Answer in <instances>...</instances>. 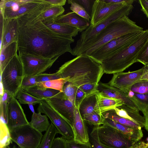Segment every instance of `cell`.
<instances>
[{
  "label": "cell",
  "instance_id": "obj_21",
  "mask_svg": "<svg viewBox=\"0 0 148 148\" xmlns=\"http://www.w3.org/2000/svg\"><path fill=\"white\" fill-rule=\"evenodd\" d=\"M123 104V102L120 99L107 97L97 92L94 110L97 113H102L114 110Z\"/></svg>",
  "mask_w": 148,
  "mask_h": 148
},
{
  "label": "cell",
  "instance_id": "obj_15",
  "mask_svg": "<svg viewBox=\"0 0 148 148\" xmlns=\"http://www.w3.org/2000/svg\"><path fill=\"white\" fill-rule=\"evenodd\" d=\"M29 123L20 103L16 97L10 96L8 103L6 123L9 129Z\"/></svg>",
  "mask_w": 148,
  "mask_h": 148
},
{
  "label": "cell",
  "instance_id": "obj_16",
  "mask_svg": "<svg viewBox=\"0 0 148 148\" xmlns=\"http://www.w3.org/2000/svg\"><path fill=\"white\" fill-rule=\"evenodd\" d=\"M73 127L75 107L70 101L57 97L44 99Z\"/></svg>",
  "mask_w": 148,
  "mask_h": 148
},
{
  "label": "cell",
  "instance_id": "obj_26",
  "mask_svg": "<svg viewBox=\"0 0 148 148\" xmlns=\"http://www.w3.org/2000/svg\"><path fill=\"white\" fill-rule=\"evenodd\" d=\"M17 42H13L0 49V73L1 74L5 67L17 54Z\"/></svg>",
  "mask_w": 148,
  "mask_h": 148
},
{
  "label": "cell",
  "instance_id": "obj_13",
  "mask_svg": "<svg viewBox=\"0 0 148 148\" xmlns=\"http://www.w3.org/2000/svg\"><path fill=\"white\" fill-rule=\"evenodd\" d=\"M143 71V67L132 72L114 74L108 84L110 86L120 90L127 95L133 85L140 80Z\"/></svg>",
  "mask_w": 148,
  "mask_h": 148
},
{
  "label": "cell",
  "instance_id": "obj_38",
  "mask_svg": "<svg viewBox=\"0 0 148 148\" xmlns=\"http://www.w3.org/2000/svg\"><path fill=\"white\" fill-rule=\"evenodd\" d=\"M67 2L71 4L70 9L73 12L90 21V17L81 5L75 2L74 0H68Z\"/></svg>",
  "mask_w": 148,
  "mask_h": 148
},
{
  "label": "cell",
  "instance_id": "obj_31",
  "mask_svg": "<svg viewBox=\"0 0 148 148\" xmlns=\"http://www.w3.org/2000/svg\"><path fill=\"white\" fill-rule=\"evenodd\" d=\"M101 114L105 118H108L120 124L136 129L141 130L142 128L134 122L118 116L114 110L104 112Z\"/></svg>",
  "mask_w": 148,
  "mask_h": 148
},
{
  "label": "cell",
  "instance_id": "obj_14",
  "mask_svg": "<svg viewBox=\"0 0 148 148\" xmlns=\"http://www.w3.org/2000/svg\"><path fill=\"white\" fill-rule=\"evenodd\" d=\"M126 5H127L125 3L109 4L102 0H95L92 8L90 26H95Z\"/></svg>",
  "mask_w": 148,
  "mask_h": 148
},
{
  "label": "cell",
  "instance_id": "obj_36",
  "mask_svg": "<svg viewBox=\"0 0 148 148\" xmlns=\"http://www.w3.org/2000/svg\"><path fill=\"white\" fill-rule=\"evenodd\" d=\"M78 88V87L75 85L67 82L63 88L62 98L70 101L75 105L76 94Z\"/></svg>",
  "mask_w": 148,
  "mask_h": 148
},
{
  "label": "cell",
  "instance_id": "obj_42",
  "mask_svg": "<svg viewBox=\"0 0 148 148\" xmlns=\"http://www.w3.org/2000/svg\"><path fill=\"white\" fill-rule=\"evenodd\" d=\"M36 76H25L23 78L21 88L25 89L37 85Z\"/></svg>",
  "mask_w": 148,
  "mask_h": 148
},
{
  "label": "cell",
  "instance_id": "obj_22",
  "mask_svg": "<svg viewBox=\"0 0 148 148\" xmlns=\"http://www.w3.org/2000/svg\"><path fill=\"white\" fill-rule=\"evenodd\" d=\"M103 124L107 125L114 127L130 139L135 141H140L143 136L141 130L136 129L122 125L108 118L104 117Z\"/></svg>",
  "mask_w": 148,
  "mask_h": 148
},
{
  "label": "cell",
  "instance_id": "obj_24",
  "mask_svg": "<svg viewBox=\"0 0 148 148\" xmlns=\"http://www.w3.org/2000/svg\"><path fill=\"white\" fill-rule=\"evenodd\" d=\"M22 89L27 92L41 100L53 97L62 98L63 97V92L51 88L41 87L37 85Z\"/></svg>",
  "mask_w": 148,
  "mask_h": 148
},
{
  "label": "cell",
  "instance_id": "obj_3",
  "mask_svg": "<svg viewBox=\"0 0 148 148\" xmlns=\"http://www.w3.org/2000/svg\"><path fill=\"white\" fill-rule=\"evenodd\" d=\"M143 29L128 16H124L109 24L96 36L73 51L72 55L77 56L81 54L89 56L116 38L131 33L143 31Z\"/></svg>",
  "mask_w": 148,
  "mask_h": 148
},
{
  "label": "cell",
  "instance_id": "obj_53",
  "mask_svg": "<svg viewBox=\"0 0 148 148\" xmlns=\"http://www.w3.org/2000/svg\"><path fill=\"white\" fill-rule=\"evenodd\" d=\"M144 115L145 121L144 127L146 130L148 132V111Z\"/></svg>",
  "mask_w": 148,
  "mask_h": 148
},
{
  "label": "cell",
  "instance_id": "obj_50",
  "mask_svg": "<svg viewBox=\"0 0 148 148\" xmlns=\"http://www.w3.org/2000/svg\"><path fill=\"white\" fill-rule=\"evenodd\" d=\"M138 2L141 7V10L148 18V0H139Z\"/></svg>",
  "mask_w": 148,
  "mask_h": 148
},
{
  "label": "cell",
  "instance_id": "obj_44",
  "mask_svg": "<svg viewBox=\"0 0 148 148\" xmlns=\"http://www.w3.org/2000/svg\"><path fill=\"white\" fill-rule=\"evenodd\" d=\"M81 5L90 17L91 16L92 6L95 0H74Z\"/></svg>",
  "mask_w": 148,
  "mask_h": 148
},
{
  "label": "cell",
  "instance_id": "obj_56",
  "mask_svg": "<svg viewBox=\"0 0 148 148\" xmlns=\"http://www.w3.org/2000/svg\"><path fill=\"white\" fill-rule=\"evenodd\" d=\"M6 148H17V147L15 145H14L12 147H11L9 146H8Z\"/></svg>",
  "mask_w": 148,
  "mask_h": 148
},
{
  "label": "cell",
  "instance_id": "obj_58",
  "mask_svg": "<svg viewBox=\"0 0 148 148\" xmlns=\"http://www.w3.org/2000/svg\"><path fill=\"white\" fill-rule=\"evenodd\" d=\"M145 66H148V63Z\"/></svg>",
  "mask_w": 148,
  "mask_h": 148
},
{
  "label": "cell",
  "instance_id": "obj_54",
  "mask_svg": "<svg viewBox=\"0 0 148 148\" xmlns=\"http://www.w3.org/2000/svg\"><path fill=\"white\" fill-rule=\"evenodd\" d=\"M0 96H2L4 92V90L3 85L1 82H0Z\"/></svg>",
  "mask_w": 148,
  "mask_h": 148
},
{
  "label": "cell",
  "instance_id": "obj_29",
  "mask_svg": "<svg viewBox=\"0 0 148 148\" xmlns=\"http://www.w3.org/2000/svg\"><path fill=\"white\" fill-rule=\"evenodd\" d=\"M40 112L33 113L31 120L29 123L38 131L42 132H46L50 123L48 117L45 115H42Z\"/></svg>",
  "mask_w": 148,
  "mask_h": 148
},
{
  "label": "cell",
  "instance_id": "obj_43",
  "mask_svg": "<svg viewBox=\"0 0 148 148\" xmlns=\"http://www.w3.org/2000/svg\"><path fill=\"white\" fill-rule=\"evenodd\" d=\"M60 78L59 75L57 72L51 74L42 73L37 75L36 81L38 83L47 82Z\"/></svg>",
  "mask_w": 148,
  "mask_h": 148
},
{
  "label": "cell",
  "instance_id": "obj_52",
  "mask_svg": "<svg viewBox=\"0 0 148 148\" xmlns=\"http://www.w3.org/2000/svg\"><path fill=\"white\" fill-rule=\"evenodd\" d=\"M143 71L140 80H148V66H144L143 67Z\"/></svg>",
  "mask_w": 148,
  "mask_h": 148
},
{
  "label": "cell",
  "instance_id": "obj_55",
  "mask_svg": "<svg viewBox=\"0 0 148 148\" xmlns=\"http://www.w3.org/2000/svg\"><path fill=\"white\" fill-rule=\"evenodd\" d=\"M30 109L32 111V112H33V113L35 112L34 108L33 107V105L31 104H28Z\"/></svg>",
  "mask_w": 148,
  "mask_h": 148
},
{
  "label": "cell",
  "instance_id": "obj_8",
  "mask_svg": "<svg viewBox=\"0 0 148 148\" xmlns=\"http://www.w3.org/2000/svg\"><path fill=\"white\" fill-rule=\"evenodd\" d=\"M144 30L129 33L116 38L103 45L89 56L100 63L136 39Z\"/></svg>",
  "mask_w": 148,
  "mask_h": 148
},
{
  "label": "cell",
  "instance_id": "obj_12",
  "mask_svg": "<svg viewBox=\"0 0 148 148\" xmlns=\"http://www.w3.org/2000/svg\"><path fill=\"white\" fill-rule=\"evenodd\" d=\"M25 76L37 75L50 68L59 56L52 59L43 58L25 54H19Z\"/></svg>",
  "mask_w": 148,
  "mask_h": 148
},
{
  "label": "cell",
  "instance_id": "obj_6",
  "mask_svg": "<svg viewBox=\"0 0 148 148\" xmlns=\"http://www.w3.org/2000/svg\"><path fill=\"white\" fill-rule=\"evenodd\" d=\"M24 76L23 65L17 54L0 74V82L2 84L4 90L11 96L16 98Z\"/></svg>",
  "mask_w": 148,
  "mask_h": 148
},
{
  "label": "cell",
  "instance_id": "obj_11",
  "mask_svg": "<svg viewBox=\"0 0 148 148\" xmlns=\"http://www.w3.org/2000/svg\"><path fill=\"white\" fill-rule=\"evenodd\" d=\"M37 110L38 112L44 114L49 118L56 128L58 133L61 134L66 140L74 139L72 126L45 100H41Z\"/></svg>",
  "mask_w": 148,
  "mask_h": 148
},
{
  "label": "cell",
  "instance_id": "obj_17",
  "mask_svg": "<svg viewBox=\"0 0 148 148\" xmlns=\"http://www.w3.org/2000/svg\"><path fill=\"white\" fill-rule=\"evenodd\" d=\"M18 29L17 18L4 19L2 35L0 38V49L13 42H17Z\"/></svg>",
  "mask_w": 148,
  "mask_h": 148
},
{
  "label": "cell",
  "instance_id": "obj_1",
  "mask_svg": "<svg viewBox=\"0 0 148 148\" xmlns=\"http://www.w3.org/2000/svg\"><path fill=\"white\" fill-rule=\"evenodd\" d=\"M51 6L44 3L35 10L17 18L19 54L49 59L66 52L72 55L71 45L74 40L71 37L53 31L43 23L40 17L41 13Z\"/></svg>",
  "mask_w": 148,
  "mask_h": 148
},
{
  "label": "cell",
  "instance_id": "obj_34",
  "mask_svg": "<svg viewBox=\"0 0 148 148\" xmlns=\"http://www.w3.org/2000/svg\"><path fill=\"white\" fill-rule=\"evenodd\" d=\"M16 98L20 104H24L35 105L40 104L42 100L27 92L21 88L17 94Z\"/></svg>",
  "mask_w": 148,
  "mask_h": 148
},
{
  "label": "cell",
  "instance_id": "obj_51",
  "mask_svg": "<svg viewBox=\"0 0 148 148\" xmlns=\"http://www.w3.org/2000/svg\"><path fill=\"white\" fill-rule=\"evenodd\" d=\"M102 1L108 3H125L127 5H132L135 1L134 0H102Z\"/></svg>",
  "mask_w": 148,
  "mask_h": 148
},
{
  "label": "cell",
  "instance_id": "obj_19",
  "mask_svg": "<svg viewBox=\"0 0 148 148\" xmlns=\"http://www.w3.org/2000/svg\"><path fill=\"white\" fill-rule=\"evenodd\" d=\"M57 23L64 24L74 27L82 32L90 25V21L72 12L62 15L55 20Z\"/></svg>",
  "mask_w": 148,
  "mask_h": 148
},
{
  "label": "cell",
  "instance_id": "obj_32",
  "mask_svg": "<svg viewBox=\"0 0 148 148\" xmlns=\"http://www.w3.org/2000/svg\"><path fill=\"white\" fill-rule=\"evenodd\" d=\"M57 133L56 128L53 123H51L49 127L43 135L37 148H51L53 141Z\"/></svg>",
  "mask_w": 148,
  "mask_h": 148
},
{
  "label": "cell",
  "instance_id": "obj_9",
  "mask_svg": "<svg viewBox=\"0 0 148 148\" xmlns=\"http://www.w3.org/2000/svg\"><path fill=\"white\" fill-rule=\"evenodd\" d=\"M133 8L132 5H125L95 26H90L82 32L73 51L76 50L85 42L96 36L111 23L124 16H128Z\"/></svg>",
  "mask_w": 148,
  "mask_h": 148
},
{
  "label": "cell",
  "instance_id": "obj_5",
  "mask_svg": "<svg viewBox=\"0 0 148 148\" xmlns=\"http://www.w3.org/2000/svg\"><path fill=\"white\" fill-rule=\"evenodd\" d=\"M99 142L111 148H143L148 145L143 141L133 140L114 127L106 124L98 126Z\"/></svg>",
  "mask_w": 148,
  "mask_h": 148
},
{
  "label": "cell",
  "instance_id": "obj_18",
  "mask_svg": "<svg viewBox=\"0 0 148 148\" xmlns=\"http://www.w3.org/2000/svg\"><path fill=\"white\" fill-rule=\"evenodd\" d=\"M98 92L107 97L121 100L124 104L131 108L139 111L127 95L120 90L110 86L108 83L99 82Z\"/></svg>",
  "mask_w": 148,
  "mask_h": 148
},
{
  "label": "cell",
  "instance_id": "obj_57",
  "mask_svg": "<svg viewBox=\"0 0 148 148\" xmlns=\"http://www.w3.org/2000/svg\"><path fill=\"white\" fill-rule=\"evenodd\" d=\"M143 148H148V145H147V146Z\"/></svg>",
  "mask_w": 148,
  "mask_h": 148
},
{
  "label": "cell",
  "instance_id": "obj_20",
  "mask_svg": "<svg viewBox=\"0 0 148 148\" xmlns=\"http://www.w3.org/2000/svg\"><path fill=\"white\" fill-rule=\"evenodd\" d=\"M73 128L74 140L76 142L86 143L90 142L89 136L86 126L79 112V108L75 107Z\"/></svg>",
  "mask_w": 148,
  "mask_h": 148
},
{
  "label": "cell",
  "instance_id": "obj_10",
  "mask_svg": "<svg viewBox=\"0 0 148 148\" xmlns=\"http://www.w3.org/2000/svg\"><path fill=\"white\" fill-rule=\"evenodd\" d=\"M45 3L41 0H5L0 10L4 19L17 18L36 10Z\"/></svg>",
  "mask_w": 148,
  "mask_h": 148
},
{
  "label": "cell",
  "instance_id": "obj_30",
  "mask_svg": "<svg viewBox=\"0 0 148 148\" xmlns=\"http://www.w3.org/2000/svg\"><path fill=\"white\" fill-rule=\"evenodd\" d=\"M64 11L63 6H51L44 10L41 14L40 16L42 21L55 20L58 17L62 15Z\"/></svg>",
  "mask_w": 148,
  "mask_h": 148
},
{
  "label": "cell",
  "instance_id": "obj_7",
  "mask_svg": "<svg viewBox=\"0 0 148 148\" xmlns=\"http://www.w3.org/2000/svg\"><path fill=\"white\" fill-rule=\"evenodd\" d=\"M11 140L19 148H37L43 135L29 123L9 129Z\"/></svg>",
  "mask_w": 148,
  "mask_h": 148
},
{
  "label": "cell",
  "instance_id": "obj_33",
  "mask_svg": "<svg viewBox=\"0 0 148 148\" xmlns=\"http://www.w3.org/2000/svg\"><path fill=\"white\" fill-rule=\"evenodd\" d=\"M69 79V77L60 78L47 82H40L37 85L41 87L49 88L63 92L64 84Z\"/></svg>",
  "mask_w": 148,
  "mask_h": 148
},
{
  "label": "cell",
  "instance_id": "obj_2",
  "mask_svg": "<svg viewBox=\"0 0 148 148\" xmlns=\"http://www.w3.org/2000/svg\"><path fill=\"white\" fill-rule=\"evenodd\" d=\"M56 72L61 78L69 77L68 82L78 87L89 83L98 84L104 73L99 62L82 54L64 63Z\"/></svg>",
  "mask_w": 148,
  "mask_h": 148
},
{
  "label": "cell",
  "instance_id": "obj_49",
  "mask_svg": "<svg viewBox=\"0 0 148 148\" xmlns=\"http://www.w3.org/2000/svg\"><path fill=\"white\" fill-rule=\"evenodd\" d=\"M44 3L50 4L52 6H63L66 3V0H41Z\"/></svg>",
  "mask_w": 148,
  "mask_h": 148
},
{
  "label": "cell",
  "instance_id": "obj_41",
  "mask_svg": "<svg viewBox=\"0 0 148 148\" xmlns=\"http://www.w3.org/2000/svg\"><path fill=\"white\" fill-rule=\"evenodd\" d=\"M137 62H139L145 66L148 63V39L142 47L137 56Z\"/></svg>",
  "mask_w": 148,
  "mask_h": 148
},
{
  "label": "cell",
  "instance_id": "obj_4",
  "mask_svg": "<svg viewBox=\"0 0 148 148\" xmlns=\"http://www.w3.org/2000/svg\"><path fill=\"white\" fill-rule=\"evenodd\" d=\"M148 39V29L144 30L135 40L103 60L100 63L104 73L114 74L123 72L137 62L138 54Z\"/></svg>",
  "mask_w": 148,
  "mask_h": 148
},
{
  "label": "cell",
  "instance_id": "obj_48",
  "mask_svg": "<svg viewBox=\"0 0 148 148\" xmlns=\"http://www.w3.org/2000/svg\"><path fill=\"white\" fill-rule=\"evenodd\" d=\"M86 96V94L78 87L75 97V107L79 108L80 104Z\"/></svg>",
  "mask_w": 148,
  "mask_h": 148
},
{
  "label": "cell",
  "instance_id": "obj_47",
  "mask_svg": "<svg viewBox=\"0 0 148 148\" xmlns=\"http://www.w3.org/2000/svg\"><path fill=\"white\" fill-rule=\"evenodd\" d=\"M51 148H66V140L62 136L55 138Z\"/></svg>",
  "mask_w": 148,
  "mask_h": 148
},
{
  "label": "cell",
  "instance_id": "obj_27",
  "mask_svg": "<svg viewBox=\"0 0 148 148\" xmlns=\"http://www.w3.org/2000/svg\"><path fill=\"white\" fill-rule=\"evenodd\" d=\"M97 93L86 95L80 104L79 110L82 119L85 115L95 111L94 108L97 102Z\"/></svg>",
  "mask_w": 148,
  "mask_h": 148
},
{
  "label": "cell",
  "instance_id": "obj_28",
  "mask_svg": "<svg viewBox=\"0 0 148 148\" xmlns=\"http://www.w3.org/2000/svg\"><path fill=\"white\" fill-rule=\"evenodd\" d=\"M127 96L144 115L148 111V94H141L130 91Z\"/></svg>",
  "mask_w": 148,
  "mask_h": 148
},
{
  "label": "cell",
  "instance_id": "obj_37",
  "mask_svg": "<svg viewBox=\"0 0 148 148\" xmlns=\"http://www.w3.org/2000/svg\"><path fill=\"white\" fill-rule=\"evenodd\" d=\"M82 119L90 125L100 126L103 124L104 117L101 113L95 111L92 113L85 115Z\"/></svg>",
  "mask_w": 148,
  "mask_h": 148
},
{
  "label": "cell",
  "instance_id": "obj_35",
  "mask_svg": "<svg viewBox=\"0 0 148 148\" xmlns=\"http://www.w3.org/2000/svg\"><path fill=\"white\" fill-rule=\"evenodd\" d=\"M12 142L9 129L5 122L0 119V148H6Z\"/></svg>",
  "mask_w": 148,
  "mask_h": 148
},
{
  "label": "cell",
  "instance_id": "obj_39",
  "mask_svg": "<svg viewBox=\"0 0 148 148\" xmlns=\"http://www.w3.org/2000/svg\"><path fill=\"white\" fill-rule=\"evenodd\" d=\"M98 126H94L89 135L91 148H111L103 145L99 142L97 135Z\"/></svg>",
  "mask_w": 148,
  "mask_h": 148
},
{
  "label": "cell",
  "instance_id": "obj_45",
  "mask_svg": "<svg viewBox=\"0 0 148 148\" xmlns=\"http://www.w3.org/2000/svg\"><path fill=\"white\" fill-rule=\"evenodd\" d=\"M98 84L95 83H89L83 84L79 87L86 95L97 92Z\"/></svg>",
  "mask_w": 148,
  "mask_h": 148
},
{
  "label": "cell",
  "instance_id": "obj_40",
  "mask_svg": "<svg viewBox=\"0 0 148 148\" xmlns=\"http://www.w3.org/2000/svg\"><path fill=\"white\" fill-rule=\"evenodd\" d=\"M131 91L139 94H148V80H140L133 85Z\"/></svg>",
  "mask_w": 148,
  "mask_h": 148
},
{
  "label": "cell",
  "instance_id": "obj_25",
  "mask_svg": "<svg viewBox=\"0 0 148 148\" xmlns=\"http://www.w3.org/2000/svg\"><path fill=\"white\" fill-rule=\"evenodd\" d=\"M43 23L55 33L62 35L75 37L78 35L79 30L68 25L57 23L54 20L42 21Z\"/></svg>",
  "mask_w": 148,
  "mask_h": 148
},
{
  "label": "cell",
  "instance_id": "obj_23",
  "mask_svg": "<svg viewBox=\"0 0 148 148\" xmlns=\"http://www.w3.org/2000/svg\"><path fill=\"white\" fill-rule=\"evenodd\" d=\"M114 110L119 116L132 121L141 128L145 127V118L140 114L139 111L133 109L125 104L116 108Z\"/></svg>",
  "mask_w": 148,
  "mask_h": 148
},
{
  "label": "cell",
  "instance_id": "obj_46",
  "mask_svg": "<svg viewBox=\"0 0 148 148\" xmlns=\"http://www.w3.org/2000/svg\"><path fill=\"white\" fill-rule=\"evenodd\" d=\"M66 148H91L90 143H82L76 142L74 140H66Z\"/></svg>",
  "mask_w": 148,
  "mask_h": 148
}]
</instances>
